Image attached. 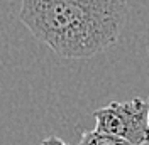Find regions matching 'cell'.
I'll return each mask as SVG.
<instances>
[{
  "label": "cell",
  "mask_w": 149,
  "mask_h": 145,
  "mask_svg": "<svg viewBox=\"0 0 149 145\" xmlns=\"http://www.w3.org/2000/svg\"><path fill=\"white\" fill-rule=\"evenodd\" d=\"M149 101L134 98L130 101H113L93 111L98 132L125 140L130 145L149 144Z\"/></svg>",
  "instance_id": "obj_2"
},
{
  "label": "cell",
  "mask_w": 149,
  "mask_h": 145,
  "mask_svg": "<svg viewBox=\"0 0 149 145\" xmlns=\"http://www.w3.org/2000/svg\"><path fill=\"white\" fill-rule=\"evenodd\" d=\"M148 123H149V113H148Z\"/></svg>",
  "instance_id": "obj_5"
},
{
  "label": "cell",
  "mask_w": 149,
  "mask_h": 145,
  "mask_svg": "<svg viewBox=\"0 0 149 145\" xmlns=\"http://www.w3.org/2000/svg\"><path fill=\"white\" fill-rule=\"evenodd\" d=\"M127 14V0H22L19 17L56 54L86 59L119 41Z\"/></svg>",
  "instance_id": "obj_1"
},
{
  "label": "cell",
  "mask_w": 149,
  "mask_h": 145,
  "mask_svg": "<svg viewBox=\"0 0 149 145\" xmlns=\"http://www.w3.org/2000/svg\"><path fill=\"white\" fill-rule=\"evenodd\" d=\"M41 145H68L65 144L61 138H58V137H47L46 140H42L41 142Z\"/></svg>",
  "instance_id": "obj_4"
},
{
  "label": "cell",
  "mask_w": 149,
  "mask_h": 145,
  "mask_svg": "<svg viewBox=\"0 0 149 145\" xmlns=\"http://www.w3.org/2000/svg\"><path fill=\"white\" fill-rule=\"evenodd\" d=\"M80 145H130L122 138L102 133L98 130H88L80 138Z\"/></svg>",
  "instance_id": "obj_3"
}]
</instances>
